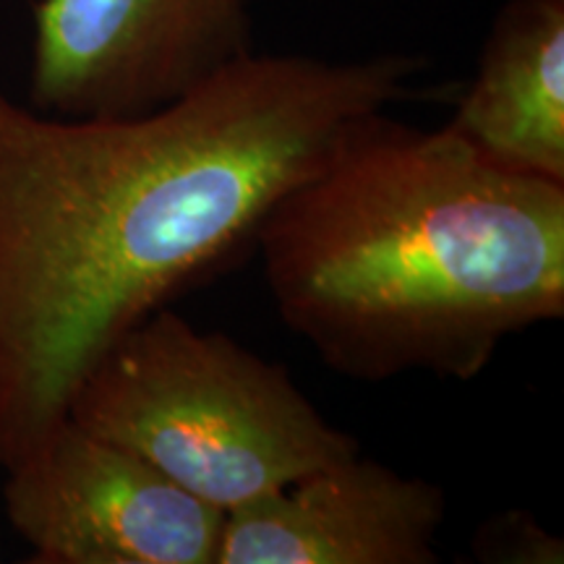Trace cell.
Returning a JSON list of instances; mask_svg holds the SVG:
<instances>
[{"instance_id": "obj_8", "label": "cell", "mask_w": 564, "mask_h": 564, "mask_svg": "<svg viewBox=\"0 0 564 564\" xmlns=\"http://www.w3.org/2000/svg\"><path fill=\"white\" fill-rule=\"evenodd\" d=\"M470 556L481 564H562L564 544L533 512L505 510L476 528Z\"/></svg>"}, {"instance_id": "obj_7", "label": "cell", "mask_w": 564, "mask_h": 564, "mask_svg": "<svg viewBox=\"0 0 564 564\" xmlns=\"http://www.w3.org/2000/svg\"><path fill=\"white\" fill-rule=\"evenodd\" d=\"M444 126L502 171L564 183V0H507Z\"/></svg>"}, {"instance_id": "obj_1", "label": "cell", "mask_w": 564, "mask_h": 564, "mask_svg": "<svg viewBox=\"0 0 564 564\" xmlns=\"http://www.w3.org/2000/svg\"><path fill=\"white\" fill-rule=\"evenodd\" d=\"M426 61L257 53L158 110L58 118L0 87V468L126 333L257 246L267 212Z\"/></svg>"}, {"instance_id": "obj_4", "label": "cell", "mask_w": 564, "mask_h": 564, "mask_svg": "<svg viewBox=\"0 0 564 564\" xmlns=\"http://www.w3.org/2000/svg\"><path fill=\"white\" fill-rule=\"evenodd\" d=\"M251 51V0H40L30 108L58 118L141 116Z\"/></svg>"}, {"instance_id": "obj_5", "label": "cell", "mask_w": 564, "mask_h": 564, "mask_svg": "<svg viewBox=\"0 0 564 564\" xmlns=\"http://www.w3.org/2000/svg\"><path fill=\"white\" fill-rule=\"evenodd\" d=\"M6 474V514L32 562H217L223 510L70 419Z\"/></svg>"}, {"instance_id": "obj_6", "label": "cell", "mask_w": 564, "mask_h": 564, "mask_svg": "<svg viewBox=\"0 0 564 564\" xmlns=\"http://www.w3.org/2000/svg\"><path fill=\"white\" fill-rule=\"evenodd\" d=\"M447 494L361 453L225 512L215 564H434Z\"/></svg>"}, {"instance_id": "obj_2", "label": "cell", "mask_w": 564, "mask_h": 564, "mask_svg": "<svg viewBox=\"0 0 564 564\" xmlns=\"http://www.w3.org/2000/svg\"><path fill=\"white\" fill-rule=\"evenodd\" d=\"M257 249L282 324L356 382H474L507 337L564 316V183L387 110L272 204Z\"/></svg>"}, {"instance_id": "obj_3", "label": "cell", "mask_w": 564, "mask_h": 564, "mask_svg": "<svg viewBox=\"0 0 564 564\" xmlns=\"http://www.w3.org/2000/svg\"><path fill=\"white\" fill-rule=\"evenodd\" d=\"M68 419L223 512L361 453L285 364L171 306L105 352L70 398Z\"/></svg>"}]
</instances>
